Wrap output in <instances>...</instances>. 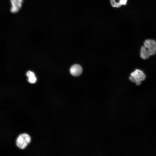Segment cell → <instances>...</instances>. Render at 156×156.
Wrapping results in <instances>:
<instances>
[{
    "label": "cell",
    "instance_id": "52a82bcc",
    "mask_svg": "<svg viewBox=\"0 0 156 156\" xmlns=\"http://www.w3.org/2000/svg\"><path fill=\"white\" fill-rule=\"evenodd\" d=\"M26 75L28 77V81L29 83H33L36 81V78L34 74L32 72L28 71L26 73Z\"/></svg>",
    "mask_w": 156,
    "mask_h": 156
},
{
    "label": "cell",
    "instance_id": "7a4b0ae2",
    "mask_svg": "<svg viewBox=\"0 0 156 156\" xmlns=\"http://www.w3.org/2000/svg\"><path fill=\"white\" fill-rule=\"evenodd\" d=\"M146 75L143 71L139 69H136L130 74L129 77L130 81L135 83L138 86L140 85L142 81L146 79Z\"/></svg>",
    "mask_w": 156,
    "mask_h": 156
},
{
    "label": "cell",
    "instance_id": "277c9868",
    "mask_svg": "<svg viewBox=\"0 0 156 156\" xmlns=\"http://www.w3.org/2000/svg\"><path fill=\"white\" fill-rule=\"evenodd\" d=\"M11 5L10 11L12 13L17 12L21 9L23 0H10Z\"/></svg>",
    "mask_w": 156,
    "mask_h": 156
},
{
    "label": "cell",
    "instance_id": "8992f818",
    "mask_svg": "<svg viewBox=\"0 0 156 156\" xmlns=\"http://www.w3.org/2000/svg\"><path fill=\"white\" fill-rule=\"evenodd\" d=\"M140 56L143 60L148 59L150 56L146 48L144 46H142L140 51Z\"/></svg>",
    "mask_w": 156,
    "mask_h": 156
},
{
    "label": "cell",
    "instance_id": "6da1fadb",
    "mask_svg": "<svg viewBox=\"0 0 156 156\" xmlns=\"http://www.w3.org/2000/svg\"><path fill=\"white\" fill-rule=\"evenodd\" d=\"M31 138L28 133H23L20 134L16 138V144L20 149H24L30 143Z\"/></svg>",
    "mask_w": 156,
    "mask_h": 156
},
{
    "label": "cell",
    "instance_id": "3957f363",
    "mask_svg": "<svg viewBox=\"0 0 156 156\" xmlns=\"http://www.w3.org/2000/svg\"><path fill=\"white\" fill-rule=\"evenodd\" d=\"M144 45L146 48L150 56L156 53V42L153 39H147L144 42Z\"/></svg>",
    "mask_w": 156,
    "mask_h": 156
},
{
    "label": "cell",
    "instance_id": "ba28073f",
    "mask_svg": "<svg viewBox=\"0 0 156 156\" xmlns=\"http://www.w3.org/2000/svg\"><path fill=\"white\" fill-rule=\"evenodd\" d=\"M116 1L120 7L122 5H125L127 2V0H116Z\"/></svg>",
    "mask_w": 156,
    "mask_h": 156
},
{
    "label": "cell",
    "instance_id": "9c48e42d",
    "mask_svg": "<svg viewBox=\"0 0 156 156\" xmlns=\"http://www.w3.org/2000/svg\"><path fill=\"white\" fill-rule=\"evenodd\" d=\"M111 5L114 8H119L116 0H110Z\"/></svg>",
    "mask_w": 156,
    "mask_h": 156
},
{
    "label": "cell",
    "instance_id": "5b68a950",
    "mask_svg": "<svg viewBox=\"0 0 156 156\" xmlns=\"http://www.w3.org/2000/svg\"><path fill=\"white\" fill-rule=\"evenodd\" d=\"M82 71V68L79 64L73 65L70 68V72L71 74L75 76H77L81 73Z\"/></svg>",
    "mask_w": 156,
    "mask_h": 156
}]
</instances>
